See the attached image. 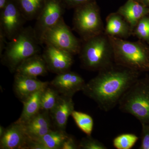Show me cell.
<instances>
[{
	"label": "cell",
	"mask_w": 149,
	"mask_h": 149,
	"mask_svg": "<svg viewBox=\"0 0 149 149\" xmlns=\"http://www.w3.org/2000/svg\"><path fill=\"white\" fill-rule=\"evenodd\" d=\"M140 72L114 64L99 71L82 91L104 111L118 104L124 93L139 78Z\"/></svg>",
	"instance_id": "1"
},
{
	"label": "cell",
	"mask_w": 149,
	"mask_h": 149,
	"mask_svg": "<svg viewBox=\"0 0 149 149\" xmlns=\"http://www.w3.org/2000/svg\"><path fill=\"white\" fill-rule=\"evenodd\" d=\"M40 45L34 28L30 26L24 27L15 37L9 40L1 56L2 62L11 72H15L22 63L39 54Z\"/></svg>",
	"instance_id": "2"
},
{
	"label": "cell",
	"mask_w": 149,
	"mask_h": 149,
	"mask_svg": "<svg viewBox=\"0 0 149 149\" xmlns=\"http://www.w3.org/2000/svg\"><path fill=\"white\" fill-rule=\"evenodd\" d=\"M80 58L82 66L91 71H100L114 64L113 50L104 32L83 41Z\"/></svg>",
	"instance_id": "3"
},
{
	"label": "cell",
	"mask_w": 149,
	"mask_h": 149,
	"mask_svg": "<svg viewBox=\"0 0 149 149\" xmlns=\"http://www.w3.org/2000/svg\"><path fill=\"white\" fill-rule=\"evenodd\" d=\"M108 36L112 46L115 64L139 72L149 69L148 53L141 43Z\"/></svg>",
	"instance_id": "4"
},
{
	"label": "cell",
	"mask_w": 149,
	"mask_h": 149,
	"mask_svg": "<svg viewBox=\"0 0 149 149\" xmlns=\"http://www.w3.org/2000/svg\"><path fill=\"white\" fill-rule=\"evenodd\" d=\"M118 105L121 111L133 116L141 124H149V80L139 78L124 93Z\"/></svg>",
	"instance_id": "5"
},
{
	"label": "cell",
	"mask_w": 149,
	"mask_h": 149,
	"mask_svg": "<svg viewBox=\"0 0 149 149\" xmlns=\"http://www.w3.org/2000/svg\"><path fill=\"white\" fill-rule=\"evenodd\" d=\"M74 9L73 29L83 41L104 33V28L96 1L81 5Z\"/></svg>",
	"instance_id": "6"
},
{
	"label": "cell",
	"mask_w": 149,
	"mask_h": 149,
	"mask_svg": "<svg viewBox=\"0 0 149 149\" xmlns=\"http://www.w3.org/2000/svg\"><path fill=\"white\" fill-rule=\"evenodd\" d=\"M43 43L50 44L72 55L79 54L81 47L80 41L73 35L63 17L46 32Z\"/></svg>",
	"instance_id": "7"
},
{
	"label": "cell",
	"mask_w": 149,
	"mask_h": 149,
	"mask_svg": "<svg viewBox=\"0 0 149 149\" xmlns=\"http://www.w3.org/2000/svg\"><path fill=\"white\" fill-rule=\"evenodd\" d=\"M65 8L61 0H46L45 6L36 19L33 28L41 45L43 44L45 33L63 17Z\"/></svg>",
	"instance_id": "8"
},
{
	"label": "cell",
	"mask_w": 149,
	"mask_h": 149,
	"mask_svg": "<svg viewBox=\"0 0 149 149\" xmlns=\"http://www.w3.org/2000/svg\"><path fill=\"white\" fill-rule=\"evenodd\" d=\"M0 14V30L8 40H11L24 28L27 21L17 0H8L5 6L1 10Z\"/></svg>",
	"instance_id": "9"
},
{
	"label": "cell",
	"mask_w": 149,
	"mask_h": 149,
	"mask_svg": "<svg viewBox=\"0 0 149 149\" xmlns=\"http://www.w3.org/2000/svg\"><path fill=\"white\" fill-rule=\"evenodd\" d=\"M42 56L48 70L57 74L70 70L73 62L72 54L50 44H45Z\"/></svg>",
	"instance_id": "10"
},
{
	"label": "cell",
	"mask_w": 149,
	"mask_h": 149,
	"mask_svg": "<svg viewBox=\"0 0 149 149\" xmlns=\"http://www.w3.org/2000/svg\"><path fill=\"white\" fill-rule=\"evenodd\" d=\"M29 141L24 124L16 121L6 128L1 137L0 148L28 149Z\"/></svg>",
	"instance_id": "11"
},
{
	"label": "cell",
	"mask_w": 149,
	"mask_h": 149,
	"mask_svg": "<svg viewBox=\"0 0 149 149\" xmlns=\"http://www.w3.org/2000/svg\"><path fill=\"white\" fill-rule=\"evenodd\" d=\"M85 84L83 77L70 70L57 74L50 83L60 95L71 97L77 92L82 91Z\"/></svg>",
	"instance_id": "12"
},
{
	"label": "cell",
	"mask_w": 149,
	"mask_h": 149,
	"mask_svg": "<svg viewBox=\"0 0 149 149\" xmlns=\"http://www.w3.org/2000/svg\"><path fill=\"white\" fill-rule=\"evenodd\" d=\"M49 84L37 78L15 73L13 88L16 95L22 101L37 91L44 90Z\"/></svg>",
	"instance_id": "13"
},
{
	"label": "cell",
	"mask_w": 149,
	"mask_h": 149,
	"mask_svg": "<svg viewBox=\"0 0 149 149\" xmlns=\"http://www.w3.org/2000/svg\"><path fill=\"white\" fill-rule=\"evenodd\" d=\"M74 111V103L72 97L61 95L56 106L50 111L56 129L65 130L68 118Z\"/></svg>",
	"instance_id": "14"
},
{
	"label": "cell",
	"mask_w": 149,
	"mask_h": 149,
	"mask_svg": "<svg viewBox=\"0 0 149 149\" xmlns=\"http://www.w3.org/2000/svg\"><path fill=\"white\" fill-rule=\"evenodd\" d=\"M24 127L30 140H36L50 131L52 118L49 111H43L24 123Z\"/></svg>",
	"instance_id": "15"
},
{
	"label": "cell",
	"mask_w": 149,
	"mask_h": 149,
	"mask_svg": "<svg viewBox=\"0 0 149 149\" xmlns=\"http://www.w3.org/2000/svg\"><path fill=\"white\" fill-rule=\"evenodd\" d=\"M69 136L65 130H51L39 139L30 140L28 149H61Z\"/></svg>",
	"instance_id": "16"
},
{
	"label": "cell",
	"mask_w": 149,
	"mask_h": 149,
	"mask_svg": "<svg viewBox=\"0 0 149 149\" xmlns=\"http://www.w3.org/2000/svg\"><path fill=\"white\" fill-rule=\"evenodd\" d=\"M104 32L108 36L124 40L133 34L130 25L117 12L110 13L107 17Z\"/></svg>",
	"instance_id": "17"
},
{
	"label": "cell",
	"mask_w": 149,
	"mask_h": 149,
	"mask_svg": "<svg viewBox=\"0 0 149 149\" xmlns=\"http://www.w3.org/2000/svg\"><path fill=\"white\" fill-rule=\"evenodd\" d=\"M117 12L130 25L133 31L139 20L149 13V9L136 0H128Z\"/></svg>",
	"instance_id": "18"
},
{
	"label": "cell",
	"mask_w": 149,
	"mask_h": 149,
	"mask_svg": "<svg viewBox=\"0 0 149 149\" xmlns=\"http://www.w3.org/2000/svg\"><path fill=\"white\" fill-rule=\"evenodd\" d=\"M48 70L45 61L42 56L39 54L30 57L22 63L15 72L37 78L38 76L45 75Z\"/></svg>",
	"instance_id": "19"
},
{
	"label": "cell",
	"mask_w": 149,
	"mask_h": 149,
	"mask_svg": "<svg viewBox=\"0 0 149 149\" xmlns=\"http://www.w3.org/2000/svg\"><path fill=\"white\" fill-rule=\"evenodd\" d=\"M43 90L37 91L22 101L23 104V110L17 121L24 124L39 113L41 110V96Z\"/></svg>",
	"instance_id": "20"
},
{
	"label": "cell",
	"mask_w": 149,
	"mask_h": 149,
	"mask_svg": "<svg viewBox=\"0 0 149 149\" xmlns=\"http://www.w3.org/2000/svg\"><path fill=\"white\" fill-rule=\"evenodd\" d=\"M17 1L21 12L27 21L37 19L46 2V0Z\"/></svg>",
	"instance_id": "21"
},
{
	"label": "cell",
	"mask_w": 149,
	"mask_h": 149,
	"mask_svg": "<svg viewBox=\"0 0 149 149\" xmlns=\"http://www.w3.org/2000/svg\"><path fill=\"white\" fill-rule=\"evenodd\" d=\"M49 85L46 87L41 96V109L45 111H51L56 106L60 94L58 91Z\"/></svg>",
	"instance_id": "22"
},
{
	"label": "cell",
	"mask_w": 149,
	"mask_h": 149,
	"mask_svg": "<svg viewBox=\"0 0 149 149\" xmlns=\"http://www.w3.org/2000/svg\"><path fill=\"white\" fill-rule=\"evenodd\" d=\"M71 116L77 127L87 136H91L94 125L93 118L85 113L74 110L72 112Z\"/></svg>",
	"instance_id": "23"
},
{
	"label": "cell",
	"mask_w": 149,
	"mask_h": 149,
	"mask_svg": "<svg viewBox=\"0 0 149 149\" xmlns=\"http://www.w3.org/2000/svg\"><path fill=\"white\" fill-rule=\"evenodd\" d=\"M139 137L133 133H124L117 136L113 141V146L117 149L132 148L139 140Z\"/></svg>",
	"instance_id": "24"
},
{
	"label": "cell",
	"mask_w": 149,
	"mask_h": 149,
	"mask_svg": "<svg viewBox=\"0 0 149 149\" xmlns=\"http://www.w3.org/2000/svg\"><path fill=\"white\" fill-rule=\"evenodd\" d=\"M133 34L141 40L149 41V17L141 18L133 29Z\"/></svg>",
	"instance_id": "25"
},
{
	"label": "cell",
	"mask_w": 149,
	"mask_h": 149,
	"mask_svg": "<svg viewBox=\"0 0 149 149\" xmlns=\"http://www.w3.org/2000/svg\"><path fill=\"white\" fill-rule=\"evenodd\" d=\"M79 149H107V147L102 142L94 139L91 136H87L83 138L78 144Z\"/></svg>",
	"instance_id": "26"
},
{
	"label": "cell",
	"mask_w": 149,
	"mask_h": 149,
	"mask_svg": "<svg viewBox=\"0 0 149 149\" xmlns=\"http://www.w3.org/2000/svg\"><path fill=\"white\" fill-rule=\"evenodd\" d=\"M142 124L141 149H149V124Z\"/></svg>",
	"instance_id": "27"
},
{
	"label": "cell",
	"mask_w": 149,
	"mask_h": 149,
	"mask_svg": "<svg viewBox=\"0 0 149 149\" xmlns=\"http://www.w3.org/2000/svg\"><path fill=\"white\" fill-rule=\"evenodd\" d=\"M66 8H74L78 6L96 0H61Z\"/></svg>",
	"instance_id": "28"
},
{
	"label": "cell",
	"mask_w": 149,
	"mask_h": 149,
	"mask_svg": "<svg viewBox=\"0 0 149 149\" xmlns=\"http://www.w3.org/2000/svg\"><path fill=\"white\" fill-rule=\"evenodd\" d=\"M79 149L78 145L76 143L74 139L70 136H69V137L65 141L61 148V149Z\"/></svg>",
	"instance_id": "29"
},
{
	"label": "cell",
	"mask_w": 149,
	"mask_h": 149,
	"mask_svg": "<svg viewBox=\"0 0 149 149\" xmlns=\"http://www.w3.org/2000/svg\"><path fill=\"white\" fill-rule=\"evenodd\" d=\"M6 37L2 30H0V56H1L6 46Z\"/></svg>",
	"instance_id": "30"
},
{
	"label": "cell",
	"mask_w": 149,
	"mask_h": 149,
	"mask_svg": "<svg viewBox=\"0 0 149 149\" xmlns=\"http://www.w3.org/2000/svg\"><path fill=\"white\" fill-rule=\"evenodd\" d=\"M8 0H0V10H1L5 6Z\"/></svg>",
	"instance_id": "31"
},
{
	"label": "cell",
	"mask_w": 149,
	"mask_h": 149,
	"mask_svg": "<svg viewBox=\"0 0 149 149\" xmlns=\"http://www.w3.org/2000/svg\"><path fill=\"white\" fill-rule=\"evenodd\" d=\"M5 129L6 128H4V127L1 125V126H0V137L3 136V133H4L5 131Z\"/></svg>",
	"instance_id": "32"
},
{
	"label": "cell",
	"mask_w": 149,
	"mask_h": 149,
	"mask_svg": "<svg viewBox=\"0 0 149 149\" xmlns=\"http://www.w3.org/2000/svg\"><path fill=\"white\" fill-rule=\"evenodd\" d=\"M140 1H141V3L146 6L149 5V0H140Z\"/></svg>",
	"instance_id": "33"
},
{
	"label": "cell",
	"mask_w": 149,
	"mask_h": 149,
	"mask_svg": "<svg viewBox=\"0 0 149 149\" xmlns=\"http://www.w3.org/2000/svg\"><path fill=\"white\" fill-rule=\"evenodd\" d=\"M136 1H138L140 2V0H136Z\"/></svg>",
	"instance_id": "34"
}]
</instances>
